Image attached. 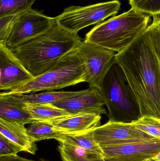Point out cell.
<instances>
[{
    "label": "cell",
    "instance_id": "6da1fadb",
    "mask_svg": "<svg viewBox=\"0 0 160 161\" xmlns=\"http://www.w3.org/2000/svg\"><path fill=\"white\" fill-rule=\"evenodd\" d=\"M139 102L142 116L160 119V63L144 33L116 55Z\"/></svg>",
    "mask_w": 160,
    "mask_h": 161
},
{
    "label": "cell",
    "instance_id": "7a4b0ae2",
    "mask_svg": "<svg viewBox=\"0 0 160 161\" xmlns=\"http://www.w3.org/2000/svg\"><path fill=\"white\" fill-rule=\"evenodd\" d=\"M81 40L78 34L65 30L55 22L43 34L10 50L35 77L50 69Z\"/></svg>",
    "mask_w": 160,
    "mask_h": 161
},
{
    "label": "cell",
    "instance_id": "3957f363",
    "mask_svg": "<svg viewBox=\"0 0 160 161\" xmlns=\"http://www.w3.org/2000/svg\"><path fill=\"white\" fill-rule=\"evenodd\" d=\"M150 16L131 8L97 25L84 40L117 53L129 46L148 27Z\"/></svg>",
    "mask_w": 160,
    "mask_h": 161
},
{
    "label": "cell",
    "instance_id": "277c9868",
    "mask_svg": "<svg viewBox=\"0 0 160 161\" xmlns=\"http://www.w3.org/2000/svg\"><path fill=\"white\" fill-rule=\"evenodd\" d=\"M100 92L108 108L109 121L132 123L142 117L137 98L117 64L106 75Z\"/></svg>",
    "mask_w": 160,
    "mask_h": 161
},
{
    "label": "cell",
    "instance_id": "5b68a950",
    "mask_svg": "<svg viewBox=\"0 0 160 161\" xmlns=\"http://www.w3.org/2000/svg\"><path fill=\"white\" fill-rule=\"evenodd\" d=\"M85 81L84 67L75 49L43 74L34 77L12 91L4 92L7 94L23 95L54 91Z\"/></svg>",
    "mask_w": 160,
    "mask_h": 161
},
{
    "label": "cell",
    "instance_id": "8992f818",
    "mask_svg": "<svg viewBox=\"0 0 160 161\" xmlns=\"http://www.w3.org/2000/svg\"><path fill=\"white\" fill-rule=\"evenodd\" d=\"M121 7L118 0L99 3L87 6H72L64 9L55 18L56 23L70 33L78 32L87 26L100 24L111 16L116 15Z\"/></svg>",
    "mask_w": 160,
    "mask_h": 161
},
{
    "label": "cell",
    "instance_id": "52a82bcc",
    "mask_svg": "<svg viewBox=\"0 0 160 161\" xmlns=\"http://www.w3.org/2000/svg\"><path fill=\"white\" fill-rule=\"evenodd\" d=\"M76 50L84 67L85 82L89 88L100 91L106 75L116 64V53L85 40L79 42Z\"/></svg>",
    "mask_w": 160,
    "mask_h": 161
},
{
    "label": "cell",
    "instance_id": "ba28073f",
    "mask_svg": "<svg viewBox=\"0 0 160 161\" xmlns=\"http://www.w3.org/2000/svg\"><path fill=\"white\" fill-rule=\"evenodd\" d=\"M55 18L48 17L32 8L21 13L15 22L6 46L14 49L49 29Z\"/></svg>",
    "mask_w": 160,
    "mask_h": 161
},
{
    "label": "cell",
    "instance_id": "9c48e42d",
    "mask_svg": "<svg viewBox=\"0 0 160 161\" xmlns=\"http://www.w3.org/2000/svg\"><path fill=\"white\" fill-rule=\"evenodd\" d=\"M94 139L101 147L122 145L154 139L138 129L133 123L109 121L93 129Z\"/></svg>",
    "mask_w": 160,
    "mask_h": 161
},
{
    "label": "cell",
    "instance_id": "30bf717a",
    "mask_svg": "<svg viewBox=\"0 0 160 161\" xmlns=\"http://www.w3.org/2000/svg\"><path fill=\"white\" fill-rule=\"evenodd\" d=\"M34 77L7 46L0 45V89L12 91Z\"/></svg>",
    "mask_w": 160,
    "mask_h": 161
},
{
    "label": "cell",
    "instance_id": "8fae6325",
    "mask_svg": "<svg viewBox=\"0 0 160 161\" xmlns=\"http://www.w3.org/2000/svg\"><path fill=\"white\" fill-rule=\"evenodd\" d=\"M104 158L115 161H145L160 152V139L102 148Z\"/></svg>",
    "mask_w": 160,
    "mask_h": 161
},
{
    "label": "cell",
    "instance_id": "7c38bea8",
    "mask_svg": "<svg viewBox=\"0 0 160 161\" xmlns=\"http://www.w3.org/2000/svg\"><path fill=\"white\" fill-rule=\"evenodd\" d=\"M64 109L71 114L80 113H94L107 114L105 105L99 90L89 88L82 90L78 95L65 99L62 102L53 104Z\"/></svg>",
    "mask_w": 160,
    "mask_h": 161
},
{
    "label": "cell",
    "instance_id": "4fadbf2b",
    "mask_svg": "<svg viewBox=\"0 0 160 161\" xmlns=\"http://www.w3.org/2000/svg\"><path fill=\"white\" fill-rule=\"evenodd\" d=\"M101 115L94 113L72 114L60 119L48 121L60 132L66 134L81 133L100 126Z\"/></svg>",
    "mask_w": 160,
    "mask_h": 161
},
{
    "label": "cell",
    "instance_id": "5bb4252c",
    "mask_svg": "<svg viewBox=\"0 0 160 161\" xmlns=\"http://www.w3.org/2000/svg\"><path fill=\"white\" fill-rule=\"evenodd\" d=\"M24 103L16 95L0 93V118L23 125L34 122L24 108Z\"/></svg>",
    "mask_w": 160,
    "mask_h": 161
},
{
    "label": "cell",
    "instance_id": "9a60e30c",
    "mask_svg": "<svg viewBox=\"0 0 160 161\" xmlns=\"http://www.w3.org/2000/svg\"><path fill=\"white\" fill-rule=\"evenodd\" d=\"M24 125L0 118V134L18 146L23 151L35 155L38 150L36 142L29 136Z\"/></svg>",
    "mask_w": 160,
    "mask_h": 161
},
{
    "label": "cell",
    "instance_id": "2e32d148",
    "mask_svg": "<svg viewBox=\"0 0 160 161\" xmlns=\"http://www.w3.org/2000/svg\"><path fill=\"white\" fill-rule=\"evenodd\" d=\"M93 129L74 134L62 133L58 142L73 146L91 155L104 158L102 148L94 139Z\"/></svg>",
    "mask_w": 160,
    "mask_h": 161
},
{
    "label": "cell",
    "instance_id": "e0dca14e",
    "mask_svg": "<svg viewBox=\"0 0 160 161\" xmlns=\"http://www.w3.org/2000/svg\"><path fill=\"white\" fill-rule=\"evenodd\" d=\"M23 108L34 121H50L72 115L53 104L24 103Z\"/></svg>",
    "mask_w": 160,
    "mask_h": 161
},
{
    "label": "cell",
    "instance_id": "ac0fdd59",
    "mask_svg": "<svg viewBox=\"0 0 160 161\" xmlns=\"http://www.w3.org/2000/svg\"><path fill=\"white\" fill-rule=\"evenodd\" d=\"M78 92H54L46 91L41 93H32L28 94L16 95L24 103L39 104H54L80 94Z\"/></svg>",
    "mask_w": 160,
    "mask_h": 161
},
{
    "label": "cell",
    "instance_id": "d6986e66",
    "mask_svg": "<svg viewBox=\"0 0 160 161\" xmlns=\"http://www.w3.org/2000/svg\"><path fill=\"white\" fill-rule=\"evenodd\" d=\"M27 130L29 136L35 142L52 139L58 141L62 134L48 121H34L27 127Z\"/></svg>",
    "mask_w": 160,
    "mask_h": 161
},
{
    "label": "cell",
    "instance_id": "ffe728a7",
    "mask_svg": "<svg viewBox=\"0 0 160 161\" xmlns=\"http://www.w3.org/2000/svg\"><path fill=\"white\" fill-rule=\"evenodd\" d=\"M59 143L57 149L63 161H105L104 158L88 154L65 143Z\"/></svg>",
    "mask_w": 160,
    "mask_h": 161
},
{
    "label": "cell",
    "instance_id": "44dd1931",
    "mask_svg": "<svg viewBox=\"0 0 160 161\" xmlns=\"http://www.w3.org/2000/svg\"><path fill=\"white\" fill-rule=\"evenodd\" d=\"M35 0H0V17L20 14L32 8Z\"/></svg>",
    "mask_w": 160,
    "mask_h": 161
},
{
    "label": "cell",
    "instance_id": "7402d4cb",
    "mask_svg": "<svg viewBox=\"0 0 160 161\" xmlns=\"http://www.w3.org/2000/svg\"><path fill=\"white\" fill-rule=\"evenodd\" d=\"M153 18V23L148 25L144 35L152 46L160 63V16Z\"/></svg>",
    "mask_w": 160,
    "mask_h": 161
},
{
    "label": "cell",
    "instance_id": "603a6c76",
    "mask_svg": "<svg viewBox=\"0 0 160 161\" xmlns=\"http://www.w3.org/2000/svg\"><path fill=\"white\" fill-rule=\"evenodd\" d=\"M132 123L138 129L153 138L160 139V119L144 116Z\"/></svg>",
    "mask_w": 160,
    "mask_h": 161
},
{
    "label": "cell",
    "instance_id": "cb8c5ba5",
    "mask_svg": "<svg viewBox=\"0 0 160 161\" xmlns=\"http://www.w3.org/2000/svg\"><path fill=\"white\" fill-rule=\"evenodd\" d=\"M132 8L150 16H160V0H129Z\"/></svg>",
    "mask_w": 160,
    "mask_h": 161
},
{
    "label": "cell",
    "instance_id": "d4e9b609",
    "mask_svg": "<svg viewBox=\"0 0 160 161\" xmlns=\"http://www.w3.org/2000/svg\"><path fill=\"white\" fill-rule=\"evenodd\" d=\"M20 14L0 17V45L6 46L13 25Z\"/></svg>",
    "mask_w": 160,
    "mask_h": 161
},
{
    "label": "cell",
    "instance_id": "484cf974",
    "mask_svg": "<svg viewBox=\"0 0 160 161\" xmlns=\"http://www.w3.org/2000/svg\"><path fill=\"white\" fill-rule=\"evenodd\" d=\"M22 149L12 141L0 134V157L17 155Z\"/></svg>",
    "mask_w": 160,
    "mask_h": 161
},
{
    "label": "cell",
    "instance_id": "4316f807",
    "mask_svg": "<svg viewBox=\"0 0 160 161\" xmlns=\"http://www.w3.org/2000/svg\"><path fill=\"white\" fill-rule=\"evenodd\" d=\"M0 161H36L22 158L17 155L0 157Z\"/></svg>",
    "mask_w": 160,
    "mask_h": 161
},
{
    "label": "cell",
    "instance_id": "83f0119b",
    "mask_svg": "<svg viewBox=\"0 0 160 161\" xmlns=\"http://www.w3.org/2000/svg\"><path fill=\"white\" fill-rule=\"evenodd\" d=\"M153 160L156 161H160V152L158 154H157L156 156L152 158Z\"/></svg>",
    "mask_w": 160,
    "mask_h": 161
},
{
    "label": "cell",
    "instance_id": "f1b7e54d",
    "mask_svg": "<svg viewBox=\"0 0 160 161\" xmlns=\"http://www.w3.org/2000/svg\"><path fill=\"white\" fill-rule=\"evenodd\" d=\"M104 159H105V161H115L112 160H111V159H105V158H104Z\"/></svg>",
    "mask_w": 160,
    "mask_h": 161
},
{
    "label": "cell",
    "instance_id": "f546056e",
    "mask_svg": "<svg viewBox=\"0 0 160 161\" xmlns=\"http://www.w3.org/2000/svg\"><path fill=\"white\" fill-rule=\"evenodd\" d=\"M145 161H156L153 160L152 159V158H151L147 160H146Z\"/></svg>",
    "mask_w": 160,
    "mask_h": 161
}]
</instances>
